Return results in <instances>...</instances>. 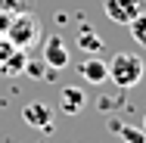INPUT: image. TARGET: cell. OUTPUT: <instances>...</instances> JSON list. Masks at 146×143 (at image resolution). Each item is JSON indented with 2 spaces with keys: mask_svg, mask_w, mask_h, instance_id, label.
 I'll use <instances>...</instances> for the list:
<instances>
[{
  "mask_svg": "<svg viewBox=\"0 0 146 143\" xmlns=\"http://www.w3.org/2000/svg\"><path fill=\"white\" fill-rule=\"evenodd\" d=\"M103 13H106L115 25H127V22L140 13V0H103Z\"/></svg>",
  "mask_w": 146,
  "mask_h": 143,
  "instance_id": "277c9868",
  "label": "cell"
},
{
  "mask_svg": "<svg viewBox=\"0 0 146 143\" xmlns=\"http://www.w3.org/2000/svg\"><path fill=\"white\" fill-rule=\"evenodd\" d=\"M3 6H9V9L22 13V9H25V0H3Z\"/></svg>",
  "mask_w": 146,
  "mask_h": 143,
  "instance_id": "7c38bea8",
  "label": "cell"
},
{
  "mask_svg": "<svg viewBox=\"0 0 146 143\" xmlns=\"http://www.w3.org/2000/svg\"><path fill=\"white\" fill-rule=\"evenodd\" d=\"M143 131H146V115H143Z\"/></svg>",
  "mask_w": 146,
  "mask_h": 143,
  "instance_id": "4fadbf2b",
  "label": "cell"
},
{
  "mask_svg": "<svg viewBox=\"0 0 146 143\" xmlns=\"http://www.w3.org/2000/svg\"><path fill=\"white\" fill-rule=\"evenodd\" d=\"M127 31H131V37H134L137 44L146 47V13H137V16L127 22Z\"/></svg>",
  "mask_w": 146,
  "mask_h": 143,
  "instance_id": "8fae6325",
  "label": "cell"
},
{
  "mask_svg": "<svg viewBox=\"0 0 146 143\" xmlns=\"http://www.w3.org/2000/svg\"><path fill=\"white\" fill-rule=\"evenodd\" d=\"M84 106H87V93H84L81 87L68 84V87L59 90V109H62L65 115H78Z\"/></svg>",
  "mask_w": 146,
  "mask_h": 143,
  "instance_id": "8992f818",
  "label": "cell"
},
{
  "mask_svg": "<svg viewBox=\"0 0 146 143\" xmlns=\"http://www.w3.org/2000/svg\"><path fill=\"white\" fill-rule=\"evenodd\" d=\"M78 47H81V50H87V53H100L106 44H103V37L90 28V25H84V28H81V34H78Z\"/></svg>",
  "mask_w": 146,
  "mask_h": 143,
  "instance_id": "9c48e42d",
  "label": "cell"
},
{
  "mask_svg": "<svg viewBox=\"0 0 146 143\" xmlns=\"http://www.w3.org/2000/svg\"><path fill=\"white\" fill-rule=\"evenodd\" d=\"M6 34H9V44H13V47L28 50L31 44L40 37V22H37V16H31V13H25V9H22V13L9 16Z\"/></svg>",
  "mask_w": 146,
  "mask_h": 143,
  "instance_id": "7a4b0ae2",
  "label": "cell"
},
{
  "mask_svg": "<svg viewBox=\"0 0 146 143\" xmlns=\"http://www.w3.org/2000/svg\"><path fill=\"white\" fill-rule=\"evenodd\" d=\"M22 72H25L28 78H34V81H53V78H56V75H53L56 69H50L47 62H34V59H25V69H22Z\"/></svg>",
  "mask_w": 146,
  "mask_h": 143,
  "instance_id": "30bf717a",
  "label": "cell"
},
{
  "mask_svg": "<svg viewBox=\"0 0 146 143\" xmlns=\"http://www.w3.org/2000/svg\"><path fill=\"white\" fill-rule=\"evenodd\" d=\"M109 124H112V131H115V134H118L124 143H146V131H143V128L121 124V121H109Z\"/></svg>",
  "mask_w": 146,
  "mask_h": 143,
  "instance_id": "ba28073f",
  "label": "cell"
},
{
  "mask_svg": "<svg viewBox=\"0 0 146 143\" xmlns=\"http://www.w3.org/2000/svg\"><path fill=\"white\" fill-rule=\"evenodd\" d=\"M44 62L50 65V69H65L68 65V47H65V41L59 37V34H50L47 41H44Z\"/></svg>",
  "mask_w": 146,
  "mask_h": 143,
  "instance_id": "5b68a950",
  "label": "cell"
},
{
  "mask_svg": "<svg viewBox=\"0 0 146 143\" xmlns=\"http://www.w3.org/2000/svg\"><path fill=\"white\" fill-rule=\"evenodd\" d=\"M78 72H81V78H84L87 84H103V81H109V62L96 59V53L90 59H84Z\"/></svg>",
  "mask_w": 146,
  "mask_h": 143,
  "instance_id": "52a82bcc",
  "label": "cell"
},
{
  "mask_svg": "<svg viewBox=\"0 0 146 143\" xmlns=\"http://www.w3.org/2000/svg\"><path fill=\"white\" fill-rule=\"evenodd\" d=\"M143 59L137 56V53H127V50H121L115 56L109 59V81H115L121 90H127V87H137L143 81Z\"/></svg>",
  "mask_w": 146,
  "mask_h": 143,
  "instance_id": "6da1fadb",
  "label": "cell"
},
{
  "mask_svg": "<svg viewBox=\"0 0 146 143\" xmlns=\"http://www.w3.org/2000/svg\"><path fill=\"white\" fill-rule=\"evenodd\" d=\"M22 121L28 128H37V131H53V109L40 100H31L22 106Z\"/></svg>",
  "mask_w": 146,
  "mask_h": 143,
  "instance_id": "3957f363",
  "label": "cell"
},
{
  "mask_svg": "<svg viewBox=\"0 0 146 143\" xmlns=\"http://www.w3.org/2000/svg\"><path fill=\"white\" fill-rule=\"evenodd\" d=\"M0 9H3V0H0Z\"/></svg>",
  "mask_w": 146,
  "mask_h": 143,
  "instance_id": "5bb4252c",
  "label": "cell"
}]
</instances>
